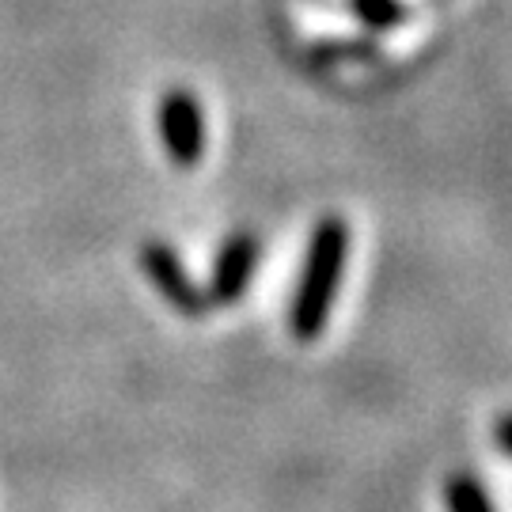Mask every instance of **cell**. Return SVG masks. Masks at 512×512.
<instances>
[{
    "mask_svg": "<svg viewBox=\"0 0 512 512\" xmlns=\"http://www.w3.org/2000/svg\"><path fill=\"white\" fill-rule=\"evenodd\" d=\"M349 258V224L342 217H319L308 243V258L289 304V330L296 342H315L330 327V308L342 289Z\"/></svg>",
    "mask_w": 512,
    "mask_h": 512,
    "instance_id": "1",
    "label": "cell"
},
{
    "mask_svg": "<svg viewBox=\"0 0 512 512\" xmlns=\"http://www.w3.org/2000/svg\"><path fill=\"white\" fill-rule=\"evenodd\" d=\"M156 126H160V145L171 156V164L190 171L202 164L209 148V126L198 95L190 88H167L156 107Z\"/></svg>",
    "mask_w": 512,
    "mask_h": 512,
    "instance_id": "2",
    "label": "cell"
},
{
    "mask_svg": "<svg viewBox=\"0 0 512 512\" xmlns=\"http://www.w3.org/2000/svg\"><path fill=\"white\" fill-rule=\"evenodd\" d=\"M141 266H145L148 281L156 285V293L164 296L171 308L186 315V319H205L209 315V296L205 289L186 274L183 258L171 243H160V239H148L141 247Z\"/></svg>",
    "mask_w": 512,
    "mask_h": 512,
    "instance_id": "3",
    "label": "cell"
},
{
    "mask_svg": "<svg viewBox=\"0 0 512 512\" xmlns=\"http://www.w3.org/2000/svg\"><path fill=\"white\" fill-rule=\"evenodd\" d=\"M258 236L251 228H239L232 236L220 243L217 258H213V274H209V285H205V296L209 304H239L247 285H251V274L258 266Z\"/></svg>",
    "mask_w": 512,
    "mask_h": 512,
    "instance_id": "4",
    "label": "cell"
},
{
    "mask_svg": "<svg viewBox=\"0 0 512 512\" xmlns=\"http://www.w3.org/2000/svg\"><path fill=\"white\" fill-rule=\"evenodd\" d=\"M444 501H448V512H494L486 486L475 475H463V471L444 482Z\"/></svg>",
    "mask_w": 512,
    "mask_h": 512,
    "instance_id": "5",
    "label": "cell"
},
{
    "mask_svg": "<svg viewBox=\"0 0 512 512\" xmlns=\"http://www.w3.org/2000/svg\"><path fill=\"white\" fill-rule=\"evenodd\" d=\"M349 8H353V16L361 19L365 27H372V31H387V27H395V23L406 19L403 0H349Z\"/></svg>",
    "mask_w": 512,
    "mask_h": 512,
    "instance_id": "6",
    "label": "cell"
},
{
    "mask_svg": "<svg viewBox=\"0 0 512 512\" xmlns=\"http://www.w3.org/2000/svg\"><path fill=\"white\" fill-rule=\"evenodd\" d=\"M494 440H497V448H501V452H509L512 456V410L494 421Z\"/></svg>",
    "mask_w": 512,
    "mask_h": 512,
    "instance_id": "7",
    "label": "cell"
}]
</instances>
